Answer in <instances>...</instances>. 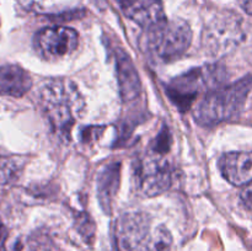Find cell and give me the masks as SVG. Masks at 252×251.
Segmentation results:
<instances>
[{
	"label": "cell",
	"mask_w": 252,
	"mask_h": 251,
	"mask_svg": "<svg viewBox=\"0 0 252 251\" xmlns=\"http://www.w3.org/2000/svg\"><path fill=\"white\" fill-rule=\"evenodd\" d=\"M31 86V76L24 68L15 64L0 65V95L21 97Z\"/></svg>",
	"instance_id": "12"
},
{
	"label": "cell",
	"mask_w": 252,
	"mask_h": 251,
	"mask_svg": "<svg viewBox=\"0 0 252 251\" xmlns=\"http://www.w3.org/2000/svg\"><path fill=\"white\" fill-rule=\"evenodd\" d=\"M223 79L224 73L220 65H204L176 76L166 86V94L180 111H187L199 94L219 88Z\"/></svg>",
	"instance_id": "5"
},
{
	"label": "cell",
	"mask_w": 252,
	"mask_h": 251,
	"mask_svg": "<svg viewBox=\"0 0 252 251\" xmlns=\"http://www.w3.org/2000/svg\"><path fill=\"white\" fill-rule=\"evenodd\" d=\"M115 241L117 251H170L172 235L147 213L129 212L116 220Z\"/></svg>",
	"instance_id": "2"
},
{
	"label": "cell",
	"mask_w": 252,
	"mask_h": 251,
	"mask_svg": "<svg viewBox=\"0 0 252 251\" xmlns=\"http://www.w3.org/2000/svg\"><path fill=\"white\" fill-rule=\"evenodd\" d=\"M134 184L147 197L159 196L172 184V169L164 155L152 152L134 165Z\"/></svg>",
	"instance_id": "6"
},
{
	"label": "cell",
	"mask_w": 252,
	"mask_h": 251,
	"mask_svg": "<svg viewBox=\"0 0 252 251\" xmlns=\"http://www.w3.org/2000/svg\"><path fill=\"white\" fill-rule=\"evenodd\" d=\"M240 198L243 201V203L245 204V207H248L249 209L252 211V182L251 184L246 185L245 188L241 191Z\"/></svg>",
	"instance_id": "17"
},
{
	"label": "cell",
	"mask_w": 252,
	"mask_h": 251,
	"mask_svg": "<svg viewBox=\"0 0 252 251\" xmlns=\"http://www.w3.org/2000/svg\"><path fill=\"white\" fill-rule=\"evenodd\" d=\"M117 2L123 14L145 31L167 21L161 0H117Z\"/></svg>",
	"instance_id": "9"
},
{
	"label": "cell",
	"mask_w": 252,
	"mask_h": 251,
	"mask_svg": "<svg viewBox=\"0 0 252 251\" xmlns=\"http://www.w3.org/2000/svg\"><path fill=\"white\" fill-rule=\"evenodd\" d=\"M38 102L52 130L62 139L69 140L71 129L85 108L78 86L65 78L47 80L39 88Z\"/></svg>",
	"instance_id": "1"
},
{
	"label": "cell",
	"mask_w": 252,
	"mask_h": 251,
	"mask_svg": "<svg viewBox=\"0 0 252 251\" xmlns=\"http://www.w3.org/2000/svg\"><path fill=\"white\" fill-rule=\"evenodd\" d=\"M244 32L239 16L231 14L217 16L207 25L203 32V47L212 56H223L235 48Z\"/></svg>",
	"instance_id": "7"
},
{
	"label": "cell",
	"mask_w": 252,
	"mask_h": 251,
	"mask_svg": "<svg viewBox=\"0 0 252 251\" xmlns=\"http://www.w3.org/2000/svg\"><path fill=\"white\" fill-rule=\"evenodd\" d=\"M0 251H38L37 243L32 236H19L5 241Z\"/></svg>",
	"instance_id": "15"
},
{
	"label": "cell",
	"mask_w": 252,
	"mask_h": 251,
	"mask_svg": "<svg viewBox=\"0 0 252 251\" xmlns=\"http://www.w3.org/2000/svg\"><path fill=\"white\" fill-rule=\"evenodd\" d=\"M79 44V34L74 29L66 26L44 27L37 32L34 46L42 57L59 59L70 56Z\"/></svg>",
	"instance_id": "8"
},
{
	"label": "cell",
	"mask_w": 252,
	"mask_h": 251,
	"mask_svg": "<svg viewBox=\"0 0 252 251\" xmlns=\"http://www.w3.org/2000/svg\"><path fill=\"white\" fill-rule=\"evenodd\" d=\"M44 0H19V2L21 5H24L25 7H34L38 6L43 2Z\"/></svg>",
	"instance_id": "18"
},
{
	"label": "cell",
	"mask_w": 252,
	"mask_h": 251,
	"mask_svg": "<svg viewBox=\"0 0 252 251\" xmlns=\"http://www.w3.org/2000/svg\"><path fill=\"white\" fill-rule=\"evenodd\" d=\"M252 88V76L248 75L228 86L209 91L194 111V120L201 126H216L239 116Z\"/></svg>",
	"instance_id": "3"
},
{
	"label": "cell",
	"mask_w": 252,
	"mask_h": 251,
	"mask_svg": "<svg viewBox=\"0 0 252 251\" xmlns=\"http://www.w3.org/2000/svg\"><path fill=\"white\" fill-rule=\"evenodd\" d=\"M22 162L19 157L5 155L0 153V185L14 182L20 176Z\"/></svg>",
	"instance_id": "14"
},
{
	"label": "cell",
	"mask_w": 252,
	"mask_h": 251,
	"mask_svg": "<svg viewBox=\"0 0 252 251\" xmlns=\"http://www.w3.org/2000/svg\"><path fill=\"white\" fill-rule=\"evenodd\" d=\"M240 5L245 10V12L252 15V0H240Z\"/></svg>",
	"instance_id": "19"
},
{
	"label": "cell",
	"mask_w": 252,
	"mask_h": 251,
	"mask_svg": "<svg viewBox=\"0 0 252 251\" xmlns=\"http://www.w3.org/2000/svg\"><path fill=\"white\" fill-rule=\"evenodd\" d=\"M221 175L234 186L252 182V152H230L219 160Z\"/></svg>",
	"instance_id": "10"
},
{
	"label": "cell",
	"mask_w": 252,
	"mask_h": 251,
	"mask_svg": "<svg viewBox=\"0 0 252 251\" xmlns=\"http://www.w3.org/2000/svg\"><path fill=\"white\" fill-rule=\"evenodd\" d=\"M5 234H6V229H5L4 224H2L1 221H0V241H1L2 239H4Z\"/></svg>",
	"instance_id": "20"
},
{
	"label": "cell",
	"mask_w": 252,
	"mask_h": 251,
	"mask_svg": "<svg viewBox=\"0 0 252 251\" xmlns=\"http://www.w3.org/2000/svg\"><path fill=\"white\" fill-rule=\"evenodd\" d=\"M192 42V30L186 21L174 19L147 30L143 48L157 61L169 63L185 54Z\"/></svg>",
	"instance_id": "4"
},
{
	"label": "cell",
	"mask_w": 252,
	"mask_h": 251,
	"mask_svg": "<svg viewBox=\"0 0 252 251\" xmlns=\"http://www.w3.org/2000/svg\"><path fill=\"white\" fill-rule=\"evenodd\" d=\"M115 59L121 96L123 101L133 100L139 95L142 89L138 71L135 70L132 59L123 49L115 48Z\"/></svg>",
	"instance_id": "11"
},
{
	"label": "cell",
	"mask_w": 252,
	"mask_h": 251,
	"mask_svg": "<svg viewBox=\"0 0 252 251\" xmlns=\"http://www.w3.org/2000/svg\"><path fill=\"white\" fill-rule=\"evenodd\" d=\"M121 179V164L115 162L106 166L100 172L97 179V194L101 207L106 212H110L112 208L113 198L117 193Z\"/></svg>",
	"instance_id": "13"
},
{
	"label": "cell",
	"mask_w": 252,
	"mask_h": 251,
	"mask_svg": "<svg viewBox=\"0 0 252 251\" xmlns=\"http://www.w3.org/2000/svg\"><path fill=\"white\" fill-rule=\"evenodd\" d=\"M170 147H171V133H170L169 128L165 126L161 128L153 143V152L165 155L170 150Z\"/></svg>",
	"instance_id": "16"
}]
</instances>
